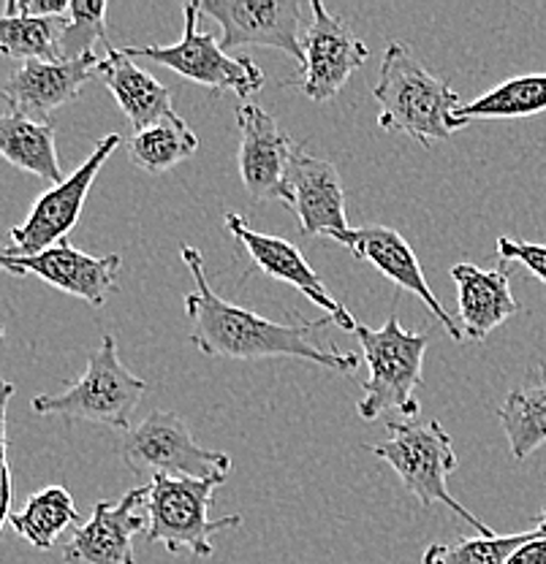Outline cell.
Returning <instances> with one entry per match:
<instances>
[{
	"instance_id": "1",
	"label": "cell",
	"mask_w": 546,
	"mask_h": 564,
	"mask_svg": "<svg viewBox=\"0 0 546 564\" xmlns=\"http://www.w3.org/2000/svg\"><path fill=\"white\" fill-rule=\"evenodd\" d=\"M180 256L191 269L193 282H196V291L185 296V315L191 321V343L204 356L228 358V361L297 358V361L319 364V367L340 375H351L360 367L356 352L334 350L313 339V328L332 326L329 317L319 323L302 321L299 326L267 321L250 310L226 302L210 288L204 258L196 247L182 245Z\"/></svg>"
},
{
	"instance_id": "2",
	"label": "cell",
	"mask_w": 546,
	"mask_h": 564,
	"mask_svg": "<svg viewBox=\"0 0 546 564\" xmlns=\"http://www.w3.org/2000/svg\"><path fill=\"white\" fill-rule=\"evenodd\" d=\"M373 98L378 104V126L384 131L405 133L425 150H432L436 141L454 133L451 117L462 106L451 82L438 79L421 66L405 41H392L386 46Z\"/></svg>"
},
{
	"instance_id": "3",
	"label": "cell",
	"mask_w": 546,
	"mask_h": 564,
	"mask_svg": "<svg viewBox=\"0 0 546 564\" xmlns=\"http://www.w3.org/2000/svg\"><path fill=\"white\" fill-rule=\"evenodd\" d=\"M356 337L370 378L362 383V399L356 413L362 421H378L381 415L397 410L405 419L419 413V388L425 383V352L430 337L405 332L395 315L381 328L360 323Z\"/></svg>"
},
{
	"instance_id": "4",
	"label": "cell",
	"mask_w": 546,
	"mask_h": 564,
	"mask_svg": "<svg viewBox=\"0 0 546 564\" xmlns=\"http://www.w3.org/2000/svg\"><path fill=\"white\" fill-rule=\"evenodd\" d=\"M147 383L120 361L117 343L104 334L101 345L87 358V369L79 380L61 393H44L33 399L39 415H61L66 421H90L104 426L131 429V415L144 399Z\"/></svg>"
},
{
	"instance_id": "5",
	"label": "cell",
	"mask_w": 546,
	"mask_h": 564,
	"mask_svg": "<svg viewBox=\"0 0 546 564\" xmlns=\"http://www.w3.org/2000/svg\"><path fill=\"white\" fill-rule=\"evenodd\" d=\"M375 456L384 458L397 473L400 484L419 499L425 508L446 505L460 519H465L479 534H495L481 519H475L465 505L451 497L449 475L457 469V454L449 432L438 421L425 423H389V440L370 445Z\"/></svg>"
},
{
	"instance_id": "6",
	"label": "cell",
	"mask_w": 546,
	"mask_h": 564,
	"mask_svg": "<svg viewBox=\"0 0 546 564\" xmlns=\"http://www.w3.org/2000/svg\"><path fill=\"white\" fill-rule=\"evenodd\" d=\"M218 486H223L221 480L156 475L147 486V513H150L147 543L167 545L172 554L188 551L196 560L213 556V534L243 524V516L210 521L207 510Z\"/></svg>"
},
{
	"instance_id": "7",
	"label": "cell",
	"mask_w": 546,
	"mask_h": 564,
	"mask_svg": "<svg viewBox=\"0 0 546 564\" xmlns=\"http://www.w3.org/2000/svg\"><path fill=\"white\" fill-rule=\"evenodd\" d=\"M120 458L133 475H169L226 484L232 456L207 451L193 440L191 426L172 410H156L120 440Z\"/></svg>"
},
{
	"instance_id": "8",
	"label": "cell",
	"mask_w": 546,
	"mask_h": 564,
	"mask_svg": "<svg viewBox=\"0 0 546 564\" xmlns=\"http://www.w3.org/2000/svg\"><path fill=\"white\" fill-rule=\"evenodd\" d=\"M182 17H185V33L178 44L122 46V52L131 61L144 57V61L158 63L213 93H237L239 98L256 96L264 87L261 68L248 55H228L213 33L199 31V17H202L199 3L182 6Z\"/></svg>"
},
{
	"instance_id": "9",
	"label": "cell",
	"mask_w": 546,
	"mask_h": 564,
	"mask_svg": "<svg viewBox=\"0 0 546 564\" xmlns=\"http://www.w3.org/2000/svg\"><path fill=\"white\" fill-rule=\"evenodd\" d=\"M120 144V133L104 137L96 144V150L90 152V158L74 174H68L61 185H52L50 191L41 193L39 202L28 212V220L9 231L11 242L6 250L17 252V256H36V252H44L50 247L66 242L72 228L79 223V215L85 209L93 182H96L104 163L109 161V155L117 152Z\"/></svg>"
},
{
	"instance_id": "10",
	"label": "cell",
	"mask_w": 546,
	"mask_h": 564,
	"mask_svg": "<svg viewBox=\"0 0 546 564\" xmlns=\"http://www.w3.org/2000/svg\"><path fill=\"white\" fill-rule=\"evenodd\" d=\"M313 22L304 28V66L291 79H283L286 87H299L310 101H329L338 96L351 76L367 63V44L349 28L343 17L332 14L321 0L310 3Z\"/></svg>"
},
{
	"instance_id": "11",
	"label": "cell",
	"mask_w": 546,
	"mask_h": 564,
	"mask_svg": "<svg viewBox=\"0 0 546 564\" xmlns=\"http://www.w3.org/2000/svg\"><path fill=\"white\" fill-rule=\"evenodd\" d=\"M202 14L223 28V50H280L304 66L302 3L299 0H204Z\"/></svg>"
},
{
	"instance_id": "12",
	"label": "cell",
	"mask_w": 546,
	"mask_h": 564,
	"mask_svg": "<svg viewBox=\"0 0 546 564\" xmlns=\"http://www.w3.org/2000/svg\"><path fill=\"white\" fill-rule=\"evenodd\" d=\"M0 269L9 274H33L46 285L82 299L90 307H104L111 293L117 291L122 258L117 252L109 256H87L68 242H61L36 256H17L0 247Z\"/></svg>"
},
{
	"instance_id": "13",
	"label": "cell",
	"mask_w": 546,
	"mask_h": 564,
	"mask_svg": "<svg viewBox=\"0 0 546 564\" xmlns=\"http://www.w3.org/2000/svg\"><path fill=\"white\" fill-rule=\"evenodd\" d=\"M223 223H226L228 234H232V237L237 239V245L245 250L250 267L258 269L261 274H267L269 280H278L297 288L308 302H313L315 307L324 310L334 326H340L343 332L356 334L360 321H356L338 299L329 296L324 280H321L319 274L313 272V267L304 261L302 250H299L297 245L286 242V239L280 237H269V234L254 231V228L248 226V220H245L243 215H237V212H226V215H223Z\"/></svg>"
},
{
	"instance_id": "14",
	"label": "cell",
	"mask_w": 546,
	"mask_h": 564,
	"mask_svg": "<svg viewBox=\"0 0 546 564\" xmlns=\"http://www.w3.org/2000/svg\"><path fill=\"white\" fill-rule=\"evenodd\" d=\"M283 204L293 212L304 237H338L349 231L345 191L338 166L293 144L283 180Z\"/></svg>"
},
{
	"instance_id": "15",
	"label": "cell",
	"mask_w": 546,
	"mask_h": 564,
	"mask_svg": "<svg viewBox=\"0 0 546 564\" xmlns=\"http://www.w3.org/2000/svg\"><path fill=\"white\" fill-rule=\"evenodd\" d=\"M147 486L131 489L117 502H96L93 516L74 529L63 549L66 564H137L133 538L147 534Z\"/></svg>"
},
{
	"instance_id": "16",
	"label": "cell",
	"mask_w": 546,
	"mask_h": 564,
	"mask_svg": "<svg viewBox=\"0 0 546 564\" xmlns=\"http://www.w3.org/2000/svg\"><path fill=\"white\" fill-rule=\"evenodd\" d=\"M334 242L349 247V252L360 261L370 263V267L378 269L386 280L395 282L403 291L414 293V296L421 299L427 310L443 323L446 334H449L454 343H462L460 323L454 321L449 313H446L443 304L438 302V296L432 293V288L427 285L425 272H421V263L416 258V252L410 250V245L405 242L400 234L389 226H360L349 228V231L332 237Z\"/></svg>"
},
{
	"instance_id": "17",
	"label": "cell",
	"mask_w": 546,
	"mask_h": 564,
	"mask_svg": "<svg viewBox=\"0 0 546 564\" xmlns=\"http://www.w3.org/2000/svg\"><path fill=\"white\" fill-rule=\"evenodd\" d=\"M239 176L256 204L283 202V180L293 141L280 131L278 120L256 104H239Z\"/></svg>"
},
{
	"instance_id": "18",
	"label": "cell",
	"mask_w": 546,
	"mask_h": 564,
	"mask_svg": "<svg viewBox=\"0 0 546 564\" xmlns=\"http://www.w3.org/2000/svg\"><path fill=\"white\" fill-rule=\"evenodd\" d=\"M96 52L76 61H28L6 79L3 98L14 115L44 120L61 106L74 104L82 87L98 76Z\"/></svg>"
},
{
	"instance_id": "19",
	"label": "cell",
	"mask_w": 546,
	"mask_h": 564,
	"mask_svg": "<svg viewBox=\"0 0 546 564\" xmlns=\"http://www.w3.org/2000/svg\"><path fill=\"white\" fill-rule=\"evenodd\" d=\"M460 304V332L471 343H484L497 326L520 313V302L511 293L506 263L501 269H479L471 261H460L451 269Z\"/></svg>"
},
{
	"instance_id": "20",
	"label": "cell",
	"mask_w": 546,
	"mask_h": 564,
	"mask_svg": "<svg viewBox=\"0 0 546 564\" xmlns=\"http://www.w3.org/2000/svg\"><path fill=\"white\" fill-rule=\"evenodd\" d=\"M104 50H107V55L98 61V76H101L104 87L115 96V101L120 104L122 115L128 117L133 131H142V128L156 126V122L169 120V117H178V111L172 109V93H169L167 85H161L156 76L139 68L115 44H104Z\"/></svg>"
},
{
	"instance_id": "21",
	"label": "cell",
	"mask_w": 546,
	"mask_h": 564,
	"mask_svg": "<svg viewBox=\"0 0 546 564\" xmlns=\"http://www.w3.org/2000/svg\"><path fill=\"white\" fill-rule=\"evenodd\" d=\"M0 158L20 172L61 185L63 176L57 161L55 126L50 120H31L9 111L0 115Z\"/></svg>"
},
{
	"instance_id": "22",
	"label": "cell",
	"mask_w": 546,
	"mask_h": 564,
	"mask_svg": "<svg viewBox=\"0 0 546 564\" xmlns=\"http://www.w3.org/2000/svg\"><path fill=\"white\" fill-rule=\"evenodd\" d=\"M546 111V74L514 76L501 82L475 101L460 106L451 117V131H462L479 120H520Z\"/></svg>"
},
{
	"instance_id": "23",
	"label": "cell",
	"mask_w": 546,
	"mask_h": 564,
	"mask_svg": "<svg viewBox=\"0 0 546 564\" xmlns=\"http://www.w3.org/2000/svg\"><path fill=\"white\" fill-rule=\"evenodd\" d=\"M199 152V137L182 117L156 122V126L133 131L128 139V158L147 174H167L180 163L191 161Z\"/></svg>"
},
{
	"instance_id": "24",
	"label": "cell",
	"mask_w": 546,
	"mask_h": 564,
	"mask_svg": "<svg viewBox=\"0 0 546 564\" xmlns=\"http://www.w3.org/2000/svg\"><path fill=\"white\" fill-rule=\"evenodd\" d=\"M11 529L39 551H50L68 527H79V510L63 486H46L31 494L20 513H11Z\"/></svg>"
},
{
	"instance_id": "25",
	"label": "cell",
	"mask_w": 546,
	"mask_h": 564,
	"mask_svg": "<svg viewBox=\"0 0 546 564\" xmlns=\"http://www.w3.org/2000/svg\"><path fill=\"white\" fill-rule=\"evenodd\" d=\"M506 432L511 456L516 462L533 456L546 445V378L514 388L497 410Z\"/></svg>"
},
{
	"instance_id": "26",
	"label": "cell",
	"mask_w": 546,
	"mask_h": 564,
	"mask_svg": "<svg viewBox=\"0 0 546 564\" xmlns=\"http://www.w3.org/2000/svg\"><path fill=\"white\" fill-rule=\"evenodd\" d=\"M66 17H0V55L14 61H61Z\"/></svg>"
},
{
	"instance_id": "27",
	"label": "cell",
	"mask_w": 546,
	"mask_h": 564,
	"mask_svg": "<svg viewBox=\"0 0 546 564\" xmlns=\"http://www.w3.org/2000/svg\"><path fill=\"white\" fill-rule=\"evenodd\" d=\"M536 534H479V538H462L454 543H432L425 551L421 564H503L511 556V551L520 549L522 543Z\"/></svg>"
},
{
	"instance_id": "28",
	"label": "cell",
	"mask_w": 546,
	"mask_h": 564,
	"mask_svg": "<svg viewBox=\"0 0 546 564\" xmlns=\"http://www.w3.org/2000/svg\"><path fill=\"white\" fill-rule=\"evenodd\" d=\"M104 0H68V25L61 39V61L93 55L96 44H109Z\"/></svg>"
},
{
	"instance_id": "29",
	"label": "cell",
	"mask_w": 546,
	"mask_h": 564,
	"mask_svg": "<svg viewBox=\"0 0 546 564\" xmlns=\"http://www.w3.org/2000/svg\"><path fill=\"white\" fill-rule=\"evenodd\" d=\"M14 397V383L0 380V529L11 519V467H9V402Z\"/></svg>"
},
{
	"instance_id": "30",
	"label": "cell",
	"mask_w": 546,
	"mask_h": 564,
	"mask_svg": "<svg viewBox=\"0 0 546 564\" xmlns=\"http://www.w3.org/2000/svg\"><path fill=\"white\" fill-rule=\"evenodd\" d=\"M497 256H501L503 263H520V267H525L533 278H538L546 285V245L501 237L497 239Z\"/></svg>"
},
{
	"instance_id": "31",
	"label": "cell",
	"mask_w": 546,
	"mask_h": 564,
	"mask_svg": "<svg viewBox=\"0 0 546 564\" xmlns=\"http://www.w3.org/2000/svg\"><path fill=\"white\" fill-rule=\"evenodd\" d=\"M68 0H9L6 17H66Z\"/></svg>"
},
{
	"instance_id": "32",
	"label": "cell",
	"mask_w": 546,
	"mask_h": 564,
	"mask_svg": "<svg viewBox=\"0 0 546 564\" xmlns=\"http://www.w3.org/2000/svg\"><path fill=\"white\" fill-rule=\"evenodd\" d=\"M503 564H546V538L536 529L527 543H522L520 549L511 551V556Z\"/></svg>"
},
{
	"instance_id": "33",
	"label": "cell",
	"mask_w": 546,
	"mask_h": 564,
	"mask_svg": "<svg viewBox=\"0 0 546 564\" xmlns=\"http://www.w3.org/2000/svg\"><path fill=\"white\" fill-rule=\"evenodd\" d=\"M538 532H542L546 538V508L542 510V516H538Z\"/></svg>"
},
{
	"instance_id": "34",
	"label": "cell",
	"mask_w": 546,
	"mask_h": 564,
	"mask_svg": "<svg viewBox=\"0 0 546 564\" xmlns=\"http://www.w3.org/2000/svg\"><path fill=\"white\" fill-rule=\"evenodd\" d=\"M3 337H6V328H3V323H0V343H3Z\"/></svg>"
}]
</instances>
